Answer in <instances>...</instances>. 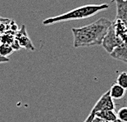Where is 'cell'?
<instances>
[{"mask_svg":"<svg viewBox=\"0 0 127 122\" xmlns=\"http://www.w3.org/2000/svg\"><path fill=\"white\" fill-rule=\"evenodd\" d=\"M112 24V21L108 19L101 17L90 25L72 28L74 47H90L102 45V40Z\"/></svg>","mask_w":127,"mask_h":122,"instance_id":"1","label":"cell"},{"mask_svg":"<svg viewBox=\"0 0 127 122\" xmlns=\"http://www.w3.org/2000/svg\"><path fill=\"white\" fill-rule=\"evenodd\" d=\"M109 7V5L107 3L102 4H89L85 6L78 7L76 8L72 9L70 12L63 13L62 15L47 18L43 21V25H51V24L62 22V21H73V20H80V19H85L90 17H93L101 11L106 10Z\"/></svg>","mask_w":127,"mask_h":122,"instance_id":"2","label":"cell"},{"mask_svg":"<svg viewBox=\"0 0 127 122\" xmlns=\"http://www.w3.org/2000/svg\"><path fill=\"white\" fill-rule=\"evenodd\" d=\"M121 43H123V41L121 40V38H119L117 36V34L115 33V31L112 25L109 27L107 34L105 35L103 40H102V47L104 48V50H106L107 53L110 54L116 47L118 46L119 45H121Z\"/></svg>","mask_w":127,"mask_h":122,"instance_id":"3","label":"cell"},{"mask_svg":"<svg viewBox=\"0 0 127 122\" xmlns=\"http://www.w3.org/2000/svg\"><path fill=\"white\" fill-rule=\"evenodd\" d=\"M116 108V104L113 102V98L111 97L110 92H106L102 96L98 99V101L94 105L91 112H97L100 111H107V110H114Z\"/></svg>","mask_w":127,"mask_h":122,"instance_id":"4","label":"cell"},{"mask_svg":"<svg viewBox=\"0 0 127 122\" xmlns=\"http://www.w3.org/2000/svg\"><path fill=\"white\" fill-rule=\"evenodd\" d=\"M15 39L18 40L19 44H20V46L21 48H24L28 50H35V47H34L33 42L31 41V38L28 36L25 25H23L20 30H18V31L16 32Z\"/></svg>","mask_w":127,"mask_h":122,"instance_id":"5","label":"cell"},{"mask_svg":"<svg viewBox=\"0 0 127 122\" xmlns=\"http://www.w3.org/2000/svg\"><path fill=\"white\" fill-rule=\"evenodd\" d=\"M110 55L116 59L127 63V42L119 45L110 53Z\"/></svg>","mask_w":127,"mask_h":122,"instance_id":"6","label":"cell"},{"mask_svg":"<svg viewBox=\"0 0 127 122\" xmlns=\"http://www.w3.org/2000/svg\"><path fill=\"white\" fill-rule=\"evenodd\" d=\"M117 4V17L116 19H119L127 26V1L125 0H116Z\"/></svg>","mask_w":127,"mask_h":122,"instance_id":"7","label":"cell"},{"mask_svg":"<svg viewBox=\"0 0 127 122\" xmlns=\"http://www.w3.org/2000/svg\"><path fill=\"white\" fill-rule=\"evenodd\" d=\"M112 25L117 36L121 38L123 42H127V26L126 24L119 19H116Z\"/></svg>","mask_w":127,"mask_h":122,"instance_id":"8","label":"cell"},{"mask_svg":"<svg viewBox=\"0 0 127 122\" xmlns=\"http://www.w3.org/2000/svg\"><path fill=\"white\" fill-rule=\"evenodd\" d=\"M110 95L113 99H121L123 98L126 95V89H125L123 87L119 85L118 83H114L112 84L110 88Z\"/></svg>","mask_w":127,"mask_h":122,"instance_id":"9","label":"cell"},{"mask_svg":"<svg viewBox=\"0 0 127 122\" xmlns=\"http://www.w3.org/2000/svg\"><path fill=\"white\" fill-rule=\"evenodd\" d=\"M95 116L101 118L102 121L112 122L116 119H117V116L114 110H107V111H100L95 112Z\"/></svg>","mask_w":127,"mask_h":122,"instance_id":"10","label":"cell"},{"mask_svg":"<svg viewBox=\"0 0 127 122\" xmlns=\"http://www.w3.org/2000/svg\"><path fill=\"white\" fill-rule=\"evenodd\" d=\"M15 31H12V30H8L5 33L0 35V43L12 45V43L15 40Z\"/></svg>","mask_w":127,"mask_h":122,"instance_id":"11","label":"cell"},{"mask_svg":"<svg viewBox=\"0 0 127 122\" xmlns=\"http://www.w3.org/2000/svg\"><path fill=\"white\" fill-rule=\"evenodd\" d=\"M13 51H14V50H13L11 45L0 43V55L5 57H8L13 53Z\"/></svg>","mask_w":127,"mask_h":122,"instance_id":"12","label":"cell"},{"mask_svg":"<svg viewBox=\"0 0 127 122\" xmlns=\"http://www.w3.org/2000/svg\"><path fill=\"white\" fill-rule=\"evenodd\" d=\"M117 83L127 90V72H122L118 75Z\"/></svg>","mask_w":127,"mask_h":122,"instance_id":"13","label":"cell"},{"mask_svg":"<svg viewBox=\"0 0 127 122\" xmlns=\"http://www.w3.org/2000/svg\"><path fill=\"white\" fill-rule=\"evenodd\" d=\"M117 116L118 119L127 122V107H121V109L118 111Z\"/></svg>","mask_w":127,"mask_h":122,"instance_id":"14","label":"cell"},{"mask_svg":"<svg viewBox=\"0 0 127 122\" xmlns=\"http://www.w3.org/2000/svg\"><path fill=\"white\" fill-rule=\"evenodd\" d=\"M12 47L13 48V50H19L20 49H21V47L20 46V44H19V42H18V40H14V41H13L12 43Z\"/></svg>","mask_w":127,"mask_h":122,"instance_id":"15","label":"cell"},{"mask_svg":"<svg viewBox=\"0 0 127 122\" xmlns=\"http://www.w3.org/2000/svg\"><path fill=\"white\" fill-rule=\"evenodd\" d=\"M94 116H95V113L91 112L90 115H89V116H88L87 118H86V120L84 121V122H92L93 119L94 118Z\"/></svg>","mask_w":127,"mask_h":122,"instance_id":"16","label":"cell"},{"mask_svg":"<svg viewBox=\"0 0 127 122\" xmlns=\"http://www.w3.org/2000/svg\"><path fill=\"white\" fill-rule=\"evenodd\" d=\"M6 62H9L8 57H5L0 55V63H6Z\"/></svg>","mask_w":127,"mask_h":122,"instance_id":"17","label":"cell"},{"mask_svg":"<svg viewBox=\"0 0 127 122\" xmlns=\"http://www.w3.org/2000/svg\"><path fill=\"white\" fill-rule=\"evenodd\" d=\"M102 119L101 118H99L98 117V116H94V118L93 119V121H92V122H102Z\"/></svg>","mask_w":127,"mask_h":122,"instance_id":"18","label":"cell"},{"mask_svg":"<svg viewBox=\"0 0 127 122\" xmlns=\"http://www.w3.org/2000/svg\"><path fill=\"white\" fill-rule=\"evenodd\" d=\"M112 122H126V121H121V120H120V119H116V120L114 121H112Z\"/></svg>","mask_w":127,"mask_h":122,"instance_id":"19","label":"cell"},{"mask_svg":"<svg viewBox=\"0 0 127 122\" xmlns=\"http://www.w3.org/2000/svg\"><path fill=\"white\" fill-rule=\"evenodd\" d=\"M8 19L7 18H2V17H0V21H7Z\"/></svg>","mask_w":127,"mask_h":122,"instance_id":"20","label":"cell"},{"mask_svg":"<svg viewBox=\"0 0 127 122\" xmlns=\"http://www.w3.org/2000/svg\"><path fill=\"white\" fill-rule=\"evenodd\" d=\"M116 0H112V2H115ZM125 1H127V0H125Z\"/></svg>","mask_w":127,"mask_h":122,"instance_id":"21","label":"cell"}]
</instances>
